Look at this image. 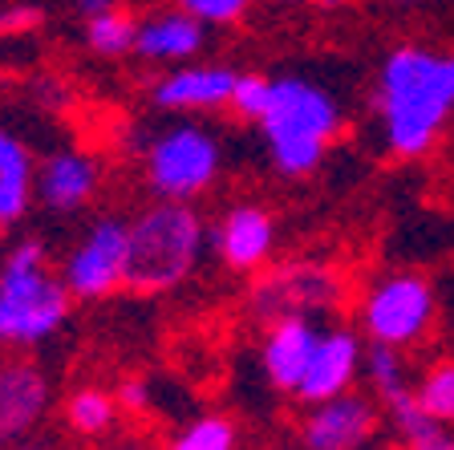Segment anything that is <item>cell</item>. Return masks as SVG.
Listing matches in <instances>:
<instances>
[{"label":"cell","instance_id":"6da1fadb","mask_svg":"<svg viewBox=\"0 0 454 450\" xmlns=\"http://www.w3.org/2000/svg\"><path fill=\"white\" fill-rule=\"evenodd\" d=\"M454 110V53L402 45L386 57L378 77V118L397 159H418L434 146Z\"/></svg>","mask_w":454,"mask_h":450},{"label":"cell","instance_id":"7a4b0ae2","mask_svg":"<svg viewBox=\"0 0 454 450\" xmlns=\"http://www.w3.org/2000/svg\"><path fill=\"white\" fill-rule=\"evenodd\" d=\"M126 240V288L154 296L179 288L203 252V219L191 203L159 199L130 219Z\"/></svg>","mask_w":454,"mask_h":450},{"label":"cell","instance_id":"3957f363","mask_svg":"<svg viewBox=\"0 0 454 450\" xmlns=\"http://www.w3.org/2000/svg\"><path fill=\"white\" fill-rule=\"evenodd\" d=\"M260 130L280 175H309L325 159L329 142L337 138L340 110L325 85L304 82V77H280L272 82Z\"/></svg>","mask_w":454,"mask_h":450},{"label":"cell","instance_id":"277c9868","mask_svg":"<svg viewBox=\"0 0 454 450\" xmlns=\"http://www.w3.org/2000/svg\"><path fill=\"white\" fill-rule=\"evenodd\" d=\"M74 296L61 276H49L45 244L20 240L0 264V345H41L66 325Z\"/></svg>","mask_w":454,"mask_h":450},{"label":"cell","instance_id":"5b68a950","mask_svg":"<svg viewBox=\"0 0 454 450\" xmlns=\"http://www.w3.org/2000/svg\"><path fill=\"white\" fill-rule=\"evenodd\" d=\"M438 317L434 284L422 272H386L361 292L357 320L369 345L414 349L430 337Z\"/></svg>","mask_w":454,"mask_h":450},{"label":"cell","instance_id":"8992f818","mask_svg":"<svg viewBox=\"0 0 454 450\" xmlns=\"http://www.w3.org/2000/svg\"><path fill=\"white\" fill-rule=\"evenodd\" d=\"M349 296V284L329 264H280L264 272L247 292V312L255 320H284V317H321L337 312Z\"/></svg>","mask_w":454,"mask_h":450},{"label":"cell","instance_id":"52a82bcc","mask_svg":"<svg viewBox=\"0 0 454 450\" xmlns=\"http://www.w3.org/2000/svg\"><path fill=\"white\" fill-rule=\"evenodd\" d=\"M219 175V142L199 126H175L159 134L146 154V178L159 199L187 203L207 191Z\"/></svg>","mask_w":454,"mask_h":450},{"label":"cell","instance_id":"ba28073f","mask_svg":"<svg viewBox=\"0 0 454 450\" xmlns=\"http://www.w3.org/2000/svg\"><path fill=\"white\" fill-rule=\"evenodd\" d=\"M126 240H130V227L122 219H98L61 268V284L69 296L102 300L126 288Z\"/></svg>","mask_w":454,"mask_h":450},{"label":"cell","instance_id":"9c48e42d","mask_svg":"<svg viewBox=\"0 0 454 450\" xmlns=\"http://www.w3.org/2000/svg\"><path fill=\"white\" fill-rule=\"evenodd\" d=\"M386 414L373 394H349L333 398V402L309 406L301 418V450H369V442L378 438Z\"/></svg>","mask_w":454,"mask_h":450},{"label":"cell","instance_id":"30bf717a","mask_svg":"<svg viewBox=\"0 0 454 450\" xmlns=\"http://www.w3.org/2000/svg\"><path fill=\"white\" fill-rule=\"evenodd\" d=\"M361 361H365V345H361V337L353 328H340V325L325 328L309 357V369H304V377H301L296 402L321 406L340 394H349L361 374Z\"/></svg>","mask_w":454,"mask_h":450},{"label":"cell","instance_id":"8fae6325","mask_svg":"<svg viewBox=\"0 0 454 450\" xmlns=\"http://www.w3.org/2000/svg\"><path fill=\"white\" fill-rule=\"evenodd\" d=\"M49 377L33 361L0 366V450L17 446L49 410Z\"/></svg>","mask_w":454,"mask_h":450},{"label":"cell","instance_id":"7c38bea8","mask_svg":"<svg viewBox=\"0 0 454 450\" xmlns=\"http://www.w3.org/2000/svg\"><path fill=\"white\" fill-rule=\"evenodd\" d=\"M317 328H312L309 317H284L272 320L264 333V345H260V366H264V377L276 394H293L301 390V377L309 369V357L317 349Z\"/></svg>","mask_w":454,"mask_h":450},{"label":"cell","instance_id":"4fadbf2b","mask_svg":"<svg viewBox=\"0 0 454 450\" xmlns=\"http://www.w3.org/2000/svg\"><path fill=\"white\" fill-rule=\"evenodd\" d=\"M276 248V224L264 207H231L215 227V256L231 272H260Z\"/></svg>","mask_w":454,"mask_h":450},{"label":"cell","instance_id":"5bb4252c","mask_svg":"<svg viewBox=\"0 0 454 450\" xmlns=\"http://www.w3.org/2000/svg\"><path fill=\"white\" fill-rule=\"evenodd\" d=\"M231 90H236L231 69L191 66L162 77L154 85V102L162 110H215V106H231Z\"/></svg>","mask_w":454,"mask_h":450},{"label":"cell","instance_id":"9a60e30c","mask_svg":"<svg viewBox=\"0 0 454 450\" xmlns=\"http://www.w3.org/2000/svg\"><path fill=\"white\" fill-rule=\"evenodd\" d=\"M98 187V167L77 150H61L53 159H45L37 178V195L45 199V207L53 211H77L94 199Z\"/></svg>","mask_w":454,"mask_h":450},{"label":"cell","instance_id":"2e32d148","mask_svg":"<svg viewBox=\"0 0 454 450\" xmlns=\"http://www.w3.org/2000/svg\"><path fill=\"white\" fill-rule=\"evenodd\" d=\"M199 49H203V25L183 9L151 17L146 25H138V37H134V53L151 57V61H179Z\"/></svg>","mask_w":454,"mask_h":450},{"label":"cell","instance_id":"e0dca14e","mask_svg":"<svg viewBox=\"0 0 454 450\" xmlns=\"http://www.w3.org/2000/svg\"><path fill=\"white\" fill-rule=\"evenodd\" d=\"M66 422H69V430L82 434V438H102V434H110V426L118 422V402H114L110 390L85 385V390H77V394L69 398Z\"/></svg>","mask_w":454,"mask_h":450},{"label":"cell","instance_id":"ac0fdd59","mask_svg":"<svg viewBox=\"0 0 454 450\" xmlns=\"http://www.w3.org/2000/svg\"><path fill=\"white\" fill-rule=\"evenodd\" d=\"M414 394L430 422H438L442 430H454V357L426 366L422 377L414 382Z\"/></svg>","mask_w":454,"mask_h":450},{"label":"cell","instance_id":"d6986e66","mask_svg":"<svg viewBox=\"0 0 454 450\" xmlns=\"http://www.w3.org/2000/svg\"><path fill=\"white\" fill-rule=\"evenodd\" d=\"M361 377L365 385L373 390L378 402H389L394 394L410 390V369H406V357L402 349H389V345H369L365 349V361H361Z\"/></svg>","mask_w":454,"mask_h":450},{"label":"cell","instance_id":"ffe728a7","mask_svg":"<svg viewBox=\"0 0 454 450\" xmlns=\"http://www.w3.org/2000/svg\"><path fill=\"white\" fill-rule=\"evenodd\" d=\"M236 446H239V430L227 414L191 418V422L167 442V450H236Z\"/></svg>","mask_w":454,"mask_h":450},{"label":"cell","instance_id":"44dd1931","mask_svg":"<svg viewBox=\"0 0 454 450\" xmlns=\"http://www.w3.org/2000/svg\"><path fill=\"white\" fill-rule=\"evenodd\" d=\"M381 414H386V422L394 426V434L402 438V446H414V442H422V438H430V434L442 430V426L430 422V418H426V410L418 406L414 385H410V390H402V394H394L389 402H381Z\"/></svg>","mask_w":454,"mask_h":450},{"label":"cell","instance_id":"7402d4cb","mask_svg":"<svg viewBox=\"0 0 454 450\" xmlns=\"http://www.w3.org/2000/svg\"><path fill=\"white\" fill-rule=\"evenodd\" d=\"M134 37H138V25L118 9L85 20V41H90V49L102 57H122L126 49H134Z\"/></svg>","mask_w":454,"mask_h":450},{"label":"cell","instance_id":"603a6c76","mask_svg":"<svg viewBox=\"0 0 454 450\" xmlns=\"http://www.w3.org/2000/svg\"><path fill=\"white\" fill-rule=\"evenodd\" d=\"M28 195H33V175H28V162L0 170V224H17V219L25 216Z\"/></svg>","mask_w":454,"mask_h":450},{"label":"cell","instance_id":"cb8c5ba5","mask_svg":"<svg viewBox=\"0 0 454 450\" xmlns=\"http://www.w3.org/2000/svg\"><path fill=\"white\" fill-rule=\"evenodd\" d=\"M268 94H272V82L260 74H244L236 77V90H231V110L239 114V118H264L268 110Z\"/></svg>","mask_w":454,"mask_h":450},{"label":"cell","instance_id":"d4e9b609","mask_svg":"<svg viewBox=\"0 0 454 450\" xmlns=\"http://www.w3.org/2000/svg\"><path fill=\"white\" fill-rule=\"evenodd\" d=\"M179 9L199 25H231L247 12V0H179Z\"/></svg>","mask_w":454,"mask_h":450},{"label":"cell","instance_id":"484cf974","mask_svg":"<svg viewBox=\"0 0 454 450\" xmlns=\"http://www.w3.org/2000/svg\"><path fill=\"white\" fill-rule=\"evenodd\" d=\"M114 402L126 406V410H134V414H142L146 406H151V385H146V377H122L118 390H114Z\"/></svg>","mask_w":454,"mask_h":450},{"label":"cell","instance_id":"4316f807","mask_svg":"<svg viewBox=\"0 0 454 450\" xmlns=\"http://www.w3.org/2000/svg\"><path fill=\"white\" fill-rule=\"evenodd\" d=\"M33 25H41V9H33V4L0 9V33H28Z\"/></svg>","mask_w":454,"mask_h":450},{"label":"cell","instance_id":"83f0119b","mask_svg":"<svg viewBox=\"0 0 454 450\" xmlns=\"http://www.w3.org/2000/svg\"><path fill=\"white\" fill-rule=\"evenodd\" d=\"M20 162H28V150L20 146L12 134L0 130V170H4V167H20Z\"/></svg>","mask_w":454,"mask_h":450},{"label":"cell","instance_id":"f1b7e54d","mask_svg":"<svg viewBox=\"0 0 454 450\" xmlns=\"http://www.w3.org/2000/svg\"><path fill=\"white\" fill-rule=\"evenodd\" d=\"M406 450H454V430H438V434H430V438L414 442V446H406Z\"/></svg>","mask_w":454,"mask_h":450},{"label":"cell","instance_id":"f546056e","mask_svg":"<svg viewBox=\"0 0 454 450\" xmlns=\"http://www.w3.org/2000/svg\"><path fill=\"white\" fill-rule=\"evenodd\" d=\"M74 9L82 12L85 20H94V17H102V12L114 9V0H74Z\"/></svg>","mask_w":454,"mask_h":450},{"label":"cell","instance_id":"4dcf8cb0","mask_svg":"<svg viewBox=\"0 0 454 450\" xmlns=\"http://www.w3.org/2000/svg\"><path fill=\"white\" fill-rule=\"evenodd\" d=\"M106 450H146L138 438H122V442H114V446H106Z\"/></svg>","mask_w":454,"mask_h":450},{"label":"cell","instance_id":"1f68e13d","mask_svg":"<svg viewBox=\"0 0 454 450\" xmlns=\"http://www.w3.org/2000/svg\"><path fill=\"white\" fill-rule=\"evenodd\" d=\"M12 450H45V442H17Z\"/></svg>","mask_w":454,"mask_h":450},{"label":"cell","instance_id":"d6a6232c","mask_svg":"<svg viewBox=\"0 0 454 450\" xmlns=\"http://www.w3.org/2000/svg\"><path fill=\"white\" fill-rule=\"evenodd\" d=\"M394 450H406V446H394Z\"/></svg>","mask_w":454,"mask_h":450},{"label":"cell","instance_id":"836d02e7","mask_svg":"<svg viewBox=\"0 0 454 450\" xmlns=\"http://www.w3.org/2000/svg\"><path fill=\"white\" fill-rule=\"evenodd\" d=\"M402 4H410V0H402Z\"/></svg>","mask_w":454,"mask_h":450}]
</instances>
